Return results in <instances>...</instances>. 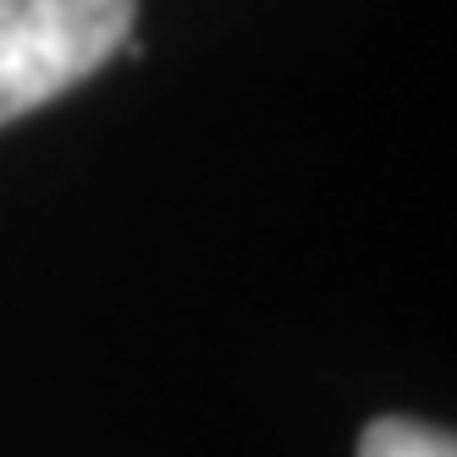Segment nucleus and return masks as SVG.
<instances>
[{"mask_svg": "<svg viewBox=\"0 0 457 457\" xmlns=\"http://www.w3.org/2000/svg\"><path fill=\"white\" fill-rule=\"evenodd\" d=\"M133 12L138 0H0V127L105 67Z\"/></svg>", "mask_w": 457, "mask_h": 457, "instance_id": "f257e3e1", "label": "nucleus"}, {"mask_svg": "<svg viewBox=\"0 0 457 457\" xmlns=\"http://www.w3.org/2000/svg\"><path fill=\"white\" fill-rule=\"evenodd\" d=\"M358 457H457V441L413 419H375L358 441Z\"/></svg>", "mask_w": 457, "mask_h": 457, "instance_id": "f03ea898", "label": "nucleus"}]
</instances>
